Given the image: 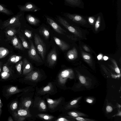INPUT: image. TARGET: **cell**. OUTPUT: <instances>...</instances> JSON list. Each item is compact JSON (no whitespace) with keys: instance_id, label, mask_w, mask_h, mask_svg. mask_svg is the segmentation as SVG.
<instances>
[{"instance_id":"obj_1","label":"cell","mask_w":121,"mask_h":121,"mask_svg":"<svg viewBox=\"0 0 121 121\" xmlns=\"http://www.w3.org/2000/svg\"><path fill=\"white\" fill-rule=\"evenodd\" d=\"M75 78L73 70L70 69H66L61 71L58 74L56 81V86L63 89L68 79H72Z\"/></svg>"},{"instance_id":"obj_2","label":"cell","mask_w":121,"mask_h":121,"mask_svg":"<svg viewBox=\"0 0 121 121\" xmlns=\"http://www.w3.org/2000/svg\"><path fill=\"white\" fill-rule=\"evenodd\" d=\"M49 95H45L43 97L47 101L48 110L51 112L59 111L65 104V98L61 96L56 99H53L49 98Z\"/></svg>"},{"instance_id":"obj_3","label":"cell","mask_w":121,"mask_h":121,"mask_svg":"<svg viewBox=\"0 0 121 121\" xmlns=\"http://www.w3.org/2000/svg\"><path fill=\"white\" fill-rule=\"evenodd\" d=\"M36 96H40L47 95H53L57 92L55 81L49 82L45 86L40 88L36 87Z\"/></svg>"},{"instance_id":"obj_4","label":"cell","mask_w":121,"mask_h":121,"mask_svg":"<svg viewBox=\"0 0 121 121\" xmlns=\"http://www.w3.org/2000/svg\"><path fill=\"white\" fill-rule=\"evenodd\" d=\"M34 42L38 53L41 58L44 60L46 52V48L44 42L39 36L37 34H35Z\"/></svg>"},{"instance_id":"obj_5","label":"cell","mask_w":121,"mask_h":121,"mask_svg":"<svg viewBox=\"0 0 121 121\" xmlns=\"http://www.w3.org/2000/svg\"><path fill=\"white\" fill-rule=\"evenodd\" d=\"M22 14V13H20L5 21L3 23L2 28L8 27H16L20 26L21 23L20 20Z\"/></svg>"},{"instance_id":"obj_6","label":"cell","mask_w":121,"mask_h":121,"mask_svg":"<svg viewBox=\"0 0 121 121\" xmlns=\"http://www.w3.org/2000/svg\"><path fill=\"white\" fill-rule=\"evenodd\" d=\"M44 78L40 72L38 70H34L25 75L24 80L28 81L30 83H37Z\"/></svg>"},{"instance_id":"obj_7","label":"cell","mask_w":121,"mask_h":121,"mask_svg":"<svg viewBox=\"0 0 121 121\" xmlns=\"http://www.w3.org/2000/svg\"><path fill=\"white\" fill-rule=\"evenodd\" d=\"M35 98L33 105L39 111L42 112H46L48 110V108L45 99L39 96H36Z\"/></svg>"},{"instance_id":"obj_8","label":"cell","mask_w":121,"mask_h":121,"mask_svg":"<svg viewBox=\"0 0 121 121\" xmlns=\"http://www.w3.org/2000/svg\"><path fill=\"white\" fill-rule=\"evenodd\" d=\"M13 116L15 120L17 121H22L27 117H31L32 115L29 109L21 108L13 113Z\"/></svg>"},{"instance_id":"obj_9","label":"cell","mask_w":121,"mask_h":121,"mask_svg":"<svg viewBox=\"0 0 121 121\" xmlns=\"http://www.w3.org/2000/svg\"><path fill=\"white\" fill-rule=\"evenodd\" d=\"M30 47L28 51L29 56L31 59L36 62L42 63V60L38 54L33 42L30 41Z\"/></svg>"},{"instance_id":"obj_10","label":"cell","mask_w":121,"mask_h":121,"mask_svg":"<svg viewBox=\"0 0 121 121\" xmlns=\"http://www.w3.org/2000/svg\"><path fill=\"white\" fill-rule=\"evenodd\" d=\"M45 17L48 23L58 33L62 35L65 34L66 31L59 25L52 18L48 16H45Z\"/></svg>"},{"instance_id":"obj_11","label":"cell","mask_w":121,"mask_h":121,"mask_svg":"<svg viewBox=\"0 0 121 121\" xmlns=\"http://www.w3.org/2000/svg\"><path fill=\"white\" fill-rule=\"evenodd\" d=\"M19 8L22 12H36L41 9L35 4L30 2H27L24 5L19 6Z\"/></svg>"},{"instance_id":"obj_12","label":"cell","mask_w":121,"mask_h":121,"mask_svg":"<svg viewBox=\"0 0 121 121\" xmlns=\"http://www.w3.org/2000/svg\"><path fill=\"white\" fill-rule=\"evenodd\" d=\"M57 59V54L55 47L48 54L47 62L49 66H53L56 63Z\"/></svg>"},{"instance_id":"obj_13","label":"cell","mask_w":121,"mask_h":121,"mask_svg":"<svg viewBox=\"0 0 121 121\" xmlns=\"http://www.w3.org/2000/svg\"><path fill=\"white\" fill-rule=\"evenodd\" d=\"M81 98V97H79L70 101L67 104H65V103L59 111H62L63 110H67L77 108L78 106V103Z\"/></svg>"},{"instance_id":"obj_14","label":"cell","mask_w":121,"mask_h":121,"mask_svg":"<svg viewBox=\"0 0 121 121\" xmlns=\"http://www.w3.org/2000/svg\"><path fill=\"white\" fill-rule=\"evenodd\" d=\"M64 15L72 20L75 22L84 23L86 21L81 16L75 14H71L68 13H65Z\"/></svg>"},{"instance_id":"obj_15","label":"cell","mask_w":121,"mask_h":121,"mask_svg":"<svg viewBox=\"0 0 121 121\" xmlns=\"http://www.w3.org/2000/svg\"><path fill=\"white\" fill-rule=\"evenodd\" d=\"M23 74L26 75L33 70L32 65L26 58H24L23 60Z\"/></svg>"},{"instance_id":"obj_16","label":"cell","mask_w":121,"mask_h":121,"mask_svg":"<svg viewBox=\"0 0 121 121\" xmlns=\"http://www.w3.org/2000/svg\"><path fill=\"white\" fill-rule=\"evenodd\" d=\"M33 101L31 96L26 97L22 102L21 108L29 109L30 107L33 105Z\"/></svg>"},{"instance_id":"obj_17","label":"cell","mask_w":121,"mask_h":121,"mask_svg":"<svg viewBox=\"0 0 121 121\" xmlns=\"http://www.w3.org/2000/svg\"><path fill=\"white\" fill-rule=\"evenodd\" d=\"M15 28L12 27H7L5 34L7 39L8 40H11L16 33L17 30Z\"/></svg>"},{"instance_id":"obj_18","label":"cell","mask_w":121,"mask_h":121,"mask_svg":"<svg viewBox=\"0 0 121 121\" xmlns=\"http://www.w3.org/2000/svg\"><path fill=\"white\" fill-rule=\"evenodd\" d=\"M54 40L56 44L62 51L67 49L69 47L68 45L64 41L56 37H53Z\"/></svg>"},{"instance_id":"obj_19","label":"cell","mask_w":121,"mask_h":121,"mask_svg":"<svg viewBox=\"0 0 121 121\" xmlns=\"http://www.w3.org/2000/svg\"><path fill=\"white\" fill-rule=\"evenodd\" d=\"M26 18L28 22L32 25H37L40 22L39 18L31 14H27L26 16Z\"/></svg>"},{"instance_id":"obj_20","label":"cell","mask_w":121,"mask_h":121,"mask_svg":"<svg viewBox=\"0 0 121 121\" xmlns=\"http://www.w3.org/2000/svg\"><path fill=\"white\" fill-rule=\"evenodd\" d=\"M11 42L13 45L16 48L22 50L23 49L22 44L15 35L11 40Z\"/></svg>"},{"instance_id":"obj_21","label":"cell","mask_w":121,"mask_h":121,"mask_svg":"<svg viewBox=\"0 0 121 121\" xmlns=\"http://www.w3.org/2000/svg\"><path fill=\"white\" fill-rule=\"evenodd\" d=\"M37 116L38 117L41 119L48 121H52L55 119L56 118L52 115L44 114H39Z\"/></svg>"},{"instance_id":"obj_22","label":"cell","mask_w":121,"mask_h":121,"mask_svg":"<svg viewBox=\"0 0 121 121\" xmlns=\"http://www.w3.org/2000/svg\"><path fill=\"white\" fill-rule=\"evenodd\" d=\"M24 90L18 89L17 87L13 86L9 88L7 90V92L9 95H12L23 91Z\"/></svg>"},{"instance_id":"obj_23","label":"cell","mask_w":121,"mask_h":121,"mask_svg":"<svg viewBox=\"0 0 121 121\" xmlns=\"http://www.w3.org/2000/svg\"><path fill=\"white\" fill-rule=\"evenodd\" d=\"M67 114L69 116L74 117L82 116H86V114L84 113L76 111H72L68 112Z\"/></svg>"},{"instance_id":"obj_24","label":"cell","mask_w":121,"mask_h":121,"mask_svg":"<svg viewBox=\"0 0 121 121\" xmlns=\"http://www.w3.org/2000/svg\"><path fill=\"white\" fill-rule=\"evenodd\" d=\"M22 57V56H21L13 55L10 57L9 60L11 63H16L19 61Z\"/></svg>"},{"instance_id":"obj_25","label":"cell","mask_w":121,"mask_h":121,"mask_svg":"<svg viewBox=\"0 0 121 121\" xmlns=\"http://www.w3.org/2000/svg\"><path fill=\"white\" fill-rule=\"evenodd\" d=\"M8 50L3 47H0V59L6 56L9 53Z\"/></svg>"},{"instance_id":"obj_26","label":"cell","mask_w":121,"mask_h":121,"mask_svg":"<svg viewBox=\"0 0 121 121\" xmlns=\"http://www.w3.org/2000/svg\"><path fill=\"white\" fill-rule=\"evenodd\" d=\"M39 31L46 39L49 38L50 33L48 30L46 28L44 27H42L40 30Z\"/></svg>"},{"instance_id":"obj_27","label":"cell","mask_w":121,"mask_h":121,"mask_svg":"<svg viewBox=\"0 0 121 121\" xmlns=\"http://www.w3.org/2000/svg\"><path fill=\"white\" fill-rule=\"evenodd\" d=\"M70 4L75 6H79L81 3V0H64Z\"/></svg>"},{"instance_id":"obj_28","label":"cell","mask_w":121,"mask_h":121,"mask_svg":"<svg viewBox=\"0 0 121 121\" xmlns=\"http://www.w3.org/2000/svg\"><path fill=\"white\" fill-rule=\"evenodd\" d=\"M0 12L9 15H11L13 14L12 12L0 4Z\"/></svg>"},{"instance_id":"obj_29","label":"cell","mask_w":121,"mask_h":121,"mask_svg":"<svg viewBox=\"0 0 121 121\" xmlns=\"http://www.w3.org/2000/svg\"><path fill=\"white\" fill-rule=\"evenodd\" d=\"M66 116L71 119H75L77 121H95L94 120L84 118L80 117H74L70 116Z\"/></svg>"},{"instance_id":"obj_30","label":"cell","mask_w":121,"mask_h":121,"mask_svg":"<svg viewBox=\"0 0 121 121\" xmlns=\"http://www.w3.org/2000/svg\"><path fill=\"white\" fill-rule=\"evenodd\" d=\"M19 37L22 41L23 47L25 49H29L30 47L24 38L23 36H19Z\"/></svg>"},{"instance_id":"obj_31","label":"cell","mask_w":121,"mask_h":121,"mask_svg":"<svg viewBox=\"0 0 121 121\" xmlns=\"http://www.w3.org/2000/svg\"><path fill=\"white\" fill-rule=\"evenodd\" d=\"M23 64V61L22 60L19 61L16 65V68L18 73L20 74H22V66Z\"/></svg>"},{"instance_id":"obj_32","label":"cell","mask_w":121,"mask_h":121,"mask_svg":"<svg viewBox=\"0 0 121 121\" xmlns=\"http://www.w3.org/2000/svg\"><path fill=\"white\" fill-rule=\"evenodd\" d=\"M74 51V49L71 50L69 51L67 54V58L69 59L73 60L75 57Z\"/></svg>"},{"instance_id":"obj_33","label":"cell","mask_w":121,"mask_h":121,"mask_svg":"<svg viewBox=\"0 0 121 121\" xmlns=\"http://www.w3.org/2000/svg\"><path fill=\"white\" fill-rule=\"evenodd\" d=\"M79 79L80 82L82 84L87 85L88 83L86 78L84 76L81 75L78 77Z\"/></svg>"},{"instance_id":"obj_34","label":"cell","mask_w":121,"mask_h":121,"mask_svg":"<svg viewBox=\"0 0 121 121\" xmlns=\"http://www.w3.org/2000/svg\"><path fill=\"white\" fill-rule=\"evenodd\" d=\"M24 34L29 39H31L32 36V31L30 30L26 29L24 31Z\"/></svg>"},{"instance_id":"obj_35","label":"cell","mask_w":121,"mask_h":121,"mask_svg":"<svg viewBox=\"0 0 121 121\" xmlns=\"http://www.w3.org/2000/svg\"><path fill=\"white\" fill-rule=\"evenodd\" d=\"M67 117L66 116L62 117L61 116L55 120V121H70L72 120H69V119L67 118Z\"/></svg>"},{"instance_id":"obj_36","label":"cell","mask_w":121,"mask_h":121,"mask_svg":"<svg viewBox=\"0 0 121 121\" xmlns=\"http://www.w3.org/2000/svg\"><path fill=\"white\" fill-rule=\"evenodd\" d=\"M17 102L15 101L13 102L10 105V108L11 110L13 111L17 109Z\"/></svg>"},{"instance_id":"obj_37","label":"cell","mask_w":121,"mask_h":121,"mask_svg":"<svg viewBox=\"0 0 121 121\" xmlns=\"http://www.w3.org/2000/svg\"><path fill=\"white\" fill-rule=\"evenodd\" d=\"M101 19V17L100 16H99L97 18L95 24V28L96 30L97 29L99 26Z\"/></svg>"},{"instance_id":"obj_38","label":"cell","mask_w":121,"mask_h":121,"mask_svg":"<svg viewBox=\"0 0 121 121\" xmlns=\"http://www.w3.org/2000/svg\"><path fill=\"white\" fill-rule=\"evenodd\" d=\"M3 69V71L4 72H6L9 74H10V73L11 72L10 69L6 64H5L4 65Z\"/></svg>"},{"instance_id":"obj_39","label":"cell","mask_w":121,"mask_h":121,"mask_svg":"<svg viewBox=\"0 0 121 121\" xmlns=\"http://www.w3.org/2000/svg\"><path fill=\"white\" fill-rule=\"evenodd\" d=\"M1 75L2 79H5L9 76L10 74L9 73L3 72L2 73Z\"/></svg>"},{"instance_id":"obj_40","label":"cell","mask_w":121,"mask_h":121,"mask_svg":"<svg viewBox=\"0 0 121 121\" xmlns=\"http://www.w3.org/2000/svg\"><path fill=\"white\" fill-rule=\"evenodd\" d=\"M106 110L107 112H110L112 111L113 108L112 107L108 105L106 107Z\"/></svg>"},{"instance_id":"obj_41","label":"cell","mask_w":121,"mask_h":121,"mask_svg":"<svg viewBox=\"0 0 121 121\" xmlns=\"http://www.w3.org/2000/svg\"><path fill=\"white\" fill-rule=\"evenodd\" d=\"M86 101L87 103L90 104H91L93 103L94 100L92 98H88L86 99Z\"/></svg>"},{"instance_id":"obj_42","label":"cell","mask_w":121,"mask_h":121,"mask_svg":"<svg viewBox=\"0 0 121 121\" xmlns=\"http://www.w3.org/2000/svg\"><path fill=\"white\" fill-rule=\"evenodd\" d=\"M88 20L91 23H93L94 21V18L93 17H90L88 18Z\"/></svg>"},{"instance_id":"obj_43","label":"cell","mask_w":121,"mask_h":121,"mask_svg":"<svg viewBox=\"0 0 121 121\" xmlns=\"http://www.w3.org/2000/svg\"><path fill=\"white\" fill-rule=\"evenodd\" d=\"M84 58L86 60H89L91 59L90 56L87 55H84L83 56Z\"/></svg>"},{"instance_id":"obj_44","label":"cell","mask_w":121,"mask_h":121,"mask_svg":"<svg viewBox=\"0 0 121 121\" xmlns=\"http://www.w3.org/2000/svg\"><path fill=\"white\" fill-rule=\"evenodd\" d=\"M2 102L1 101L0 99V116L1 115V108L2 107Z\"/></svg>"},{"instance_id":"obj_45","label":"cell","mask_w":121,"mask_h":121,"mask_svg":"<svg viewBox=\"0 0 121 121\" xmlns=\"http://www.w3.org/2000/svg\"><path fill=\"white\" fill-rule=\"evenodd\" d=\"M115 70L116 73H120V71L118 67L116 68Z\"/></svg>"},{"instance_id":"obj_46","label":"cell","mask_w":121,"mask_h":121,"mask_svg":"<svg viewBox=\"0 0 121 121\" xmlns=\"http://www.w3.org/2000/svg\"><path fill=\"white\" fill-rule=\"evenodd\" d=\"M102 57V55L101 54H100L97 57V58L98 60H100Z\"/></svg>"},{"instance_id":"obj_47","label":"cell","mask_w":121,"mask_h":121,"mask_svg":"<svg viewBox=\"0 0 121 121\" xmlns=\"http://www.w3.org/2000/svg\"><path fill=\"white\" fill-rule=\"evenodd\" d=\"M8 121H13V120L12 118L11 117H9L8 119Z\"/></svg>"},{"instance_id":"obj_48","label":"cell","mask_w":121,"mask_h":121,"mask_svg":"<svg viewBox=\"0 0 121 121\" xmlns=\"http://www.w3.org/2000/svg\"><path fill=\"white\" fill-rule=\"evenodd\" d=\"M108 59V57L106 56H104L103 57V59L105 60H107Z\"/></svg>"},{"instance_id":"obj_49","label":"cell","mask_w":121,"mask_h":121,"mask_svg":"<svg viewBox=\"0 0 121 121\" xmlns=\"http://www.w3.org/2000/svg\"><path fill=\"white\" fill-rule=\"evenodd\" d=\"M1 62H0V73L1 70Z\"/></svg>"}]
</instances>
